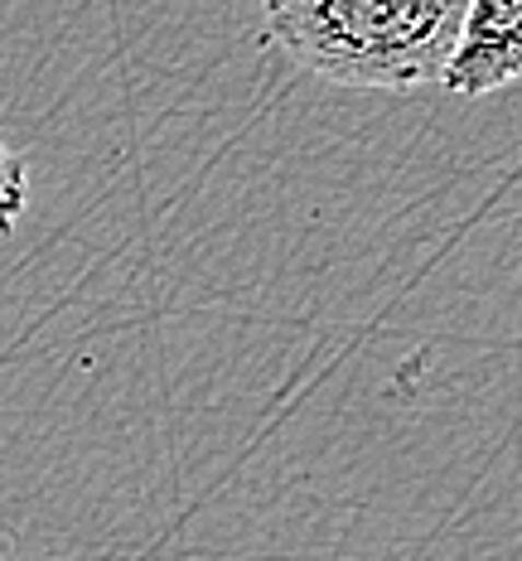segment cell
Here are the masks:
<instances>
[{
  "label": "cell",
  "instance_id": "1",
  "mask_svg": "<svg viewBox=\"0 0 522 561\" xmlns=\"http://www.w3.org/2000/svg\"><path fill=\"white\" fill-rule=\"evenodd\" d=\"M469 0H262L290 64L339 88L421 92L445 78Z\"/></svg>",
  "mask_w": 522,
  "mask_h": 561
},
{
  "label": "cell",
  "instance_id": "2",
  "mask_svg": "<svg viewBox=\"0 0 522 561\" xmlns=\"http://www.w3.org/2000/svg\"><path fill=\"white\" fill-rule=\"evenodd\" d=\"M522 78V0H469L445 83L460 98H489Z\"/></svg>",
  "mask_w": 522,
  "mask_h": 561
},
{
  "label": "cell",
  "instance_id": "3",
  "mask_svg": "<svg viewBox=\"0 0 522 561\" xmlns=\"http://www.w3.org/2000/svg\"><path fill=\"white\" fill-rule=\"evenodd\" d=\"M30 204V174H25V160L10 156L5 146H0V232L15 228V218L25 214Z\"/></svg>",
  "mask_w": 522,
  "mask_h": 561
}]
</instances>
